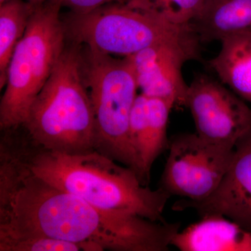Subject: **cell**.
Returning <instances> with one entry per match:
<instances>
[{"mask_svg": "<svg viewBox=\"0 0 251 251\" xmlns=\"http://www.w3.org/2000/svg\"><path fill=\"white\" fill-rule=\"evenodd\" d=\"M60 8L49 0L34 8L8 67L6 89L0 103L1 130L24 124L31 103L65 49L67 35L59 17Z\"/></svg>", "mask_w": 251, "mask_h": 251, "instance_id": "obj_5", "label": "cell"}, {"mask_svg": "<svg viewBox=\"0 0 251 251\" xmlns=\"http://www.w3.org/2000/svg\"><path fill=\"white\" fill-rule=\"evenodd\" d=\"M201 218L175 234L171 246L181 251H251V227L224 216Z\"/></svg>", "mask_w": 251, "mask_h": 251, "instance_id": "obj_12", "label": "cell"}, {"mask_svg": "<svg viewBox=\"0 0 251 251\" xmlns=\"http://www.w3.org/2000/svg\"><path fill=\"white\" fill-rule=\"evenodd\" d=\"M179 228V223L100 209L17 160L0 161V238L41 236L87 251H166Z\"/></svg>", "mask_w": 251, "mask_h": 251, "instance_id": "obj_1", "label": "cell"}, {"mask_svg": "<svg viewBox=\"0 0 251 251\" xmlns=\"http://www.w3.org/2000/svg\"><path fill=\"white\" fill-rule=\"evenodd\" d=\"M22 126L46 150L70 154L96 150L95 118L76 48L64 49Z\"/></svg>", "mask_w": 251, "mask_h": 251, "instance_id": "obj_3", "label": "cell"}, {"mask_svg": "<svg viewBox=\"0 0 251 251\" xmlns=\"http://www.w3.org/2000/svg\"><path fill=\"white\" fill-rule=\"evenodd\" d=\"M3 147L36 176L94 206L166 222L163 213L171 195L144 186L134 170L97 150L74 154L50 151L34 143L24 129L9 133Z\"/></svg>", "mask_w": 251, "mask_h": 251, "instance_id": "obj_2", "label": "cell"}, {"mask_svg": "<svg viewBox=\"0 0 251 251\" xmlns=\"http://www.w3.org/2000/svg\"><path fill=\"white\" fill-rule=\"evenodd\" d=\"M163 16L168 22L188 26L202 10L205 0H135Z\"/></svg>", "mask_w": 251, "mask_h": 251, "instance_id": "obj_16", "label": "cell"}, {"mask_svg": "<svg viewBox=\"0 0 251 251\" xmlns=\"http://www.w3.org/2000/svg\"><path fill=\"white\" fill-rule=\"evenodd\" d=\"M59 6H67L75 14H85L100 6L112 4V3H124L129 0H49Z\"/></svg>", "mask_w": 251, "mask_h": 251, "instance_id": "obj_18", "label": "cell"}, {"mask_svg": "<svg viewBox=\"0 0 251 251\" xmlns=\"http://www.w3.org/2000/svg\"><path fill=\"white\" fill-rule=\"evenodd\" d=\"M175 104L169 100L138 94L130 112L128 133L140 168L141 181L148 186L153 163L167 149L168 118Z\"/></svg>", "mask_w": 251, "mask_h": 251, "instance_id": "obj_11", "label": "cell"}, {"mask_svg": "<svg viewBox=\"0 0 251 251\" xmlns=\"http://www.w3.org/2000/svg\"><path fill=\"white\" fill-rule=\"evenodd\" d=\"M35 6L22 0H8L0 7V88L6 85V73L15 49L27 29Z\"/></svg>", "mask_w": 251, "mask_h": 251, "instance_id": "obj_15", "label": "cell"}, {"mask_svg": "<svg viewBox=\"0 0 251 251\" xmlns=\"http://www.w3.org/2000/svg\"><path fill=\"white\" fill-rule=\"evenodd\" d=\"M46 1H47V0H29V2L34 6H38V5L42 4Z\"/></svg>", "mask_w": 251, "mask_h": 251, "instance_id": "obj_19", "label": "cell"}, {"mask_svg": "<svg viewBox=\"0 0 251 251\" xmlns=\"http://www.w3.org/2000/svg\"><path fill=\"white\" fill-rule=\"evenodd\" d=\"M128 57L141 94L171 100L177 108L186 107L189 85L185 82L182 67L193 59L189 54L173 46L155 45Z\"/></svg>", "mask_w": 251, "mask_h": 251, "instance_id": "obj_10", "label": "cell"}, {"mask_svg": "<svg viewBox=\"0 0 251 251\" xmlns=\"http://www.w3.org/2000/svg\"><path fill=\"white\" fill-rule=\"evenodd\" d=\"M201 42L220 41L251 31V0H205L189 24Z\"/></svg>", "mask_w": 251, "mask_h": 251, "instance_id": "obj_13", "label": "cell"}, {"mask_svg": "<svg viewBox=\"0 0 251 251\" xmlns=\"http://www.w3.org/2000/svg\"><path fill=\"white\" fill-rule=\"evenodd\" d=\"M173 209H193L201 217L224 216L251 227V128L237 140L232 162L215 191L202 201L183 198Z\"/></svg>", "mask_w": 251, "mask_h": 251, "instance_id": "obj_9", "label": "cell"}, {"mask_svg": "<svg viewBox=\"0 0 251 251\" xmlns=\"http://www.w3.org/2000/svg\"><path fill=\"white\" fill-rule=\"evenodd\" d=\"M81 70L95 118L96 150L134 170L142 183L139 161L128 133L138 90L130 57L116 58L87 50L81 55Z\"/></svg>", "mask_w": 251, "mask_h": 251, "instance_id": "obj_6", "label": "cell"}, {"mask_svg": "<svg viewBox=\"0 0 251 251\" xmlns=\"http://www.w3.org/2000/svg\"><path fill=\"white\" fill-rule=\"evenodd\" d=\"M207 66L222 83L251 103V31L228 36Z\"/></svg>", "mask_w": 251, "mask_h": 251, "instance_id": "obj_14", "label": "cell"}, {"mask_svg": "<svg viewBox=\"0 0 251 251\" xmlns=\"http://www.w3.org/2000/svg\"><path fill=\"white\" fill-rule=\"evenodd\" d=\"M8 1V0H0V3L1 4H3V3H4L5 1Z\"/></svg>", "mask_w": 251, "mask_h": 251, "instance_id": "obj_20", "label": "cell"}, {"mask_svg": "<svg viewBox=\"0 0 251 251\" xmlns=\"http://www.w3.org/2000/svg\"><path fill=\"white\" fill-rule=\"evenodd\" d=\"M82 247L41 236L0 238V251H79Z\"/></svg>", "mask_w": 251, "mask_h": 251, "instance_id": "obj_17", "label": "cell"}, {"mask_svg": "<svg viewBox=\"0 0 251 251\" xmlns=\"http://www.w3.org/2000/svg\"><path fill=\"white\" fill-rule=\"evenodd\" d=\"M159 188L171 196L200 201L215 191L228 170L234 148L203 139L197 133L173 137Z\"/></svg>", "mask_w": 251, "mask_h": 251, "instance_id": "obj_7", "label": "cell"}, {"mask_svg": "<svg viewBox=\"0 0 251 251\" xmlns=\"http://www.w3.org/2000/svg\"><path fill=\"white\" fill-rule=\"evenodd\" d=\"M186 108L196 133L210 143L234 148L251 128V108L224 83L198 74L188 87Z\"/></svg>", "mask_w": 251, "mask_h": 251, "instance_id": "obj_8", "label": "cell"}, {"mask_svg": "<svg viewBox=\"0 0 251 251\" xmlns=\"http://www.w3.org/2000/svg\"><path fill=\"white\" fill-rule=\"evenodd\" d=\"M66 35L97 53L128 57L155 45L183 50L201 59L200 41L190 25L179 26L135 0L112 3L85 14L73 13Z\"/></svg>", "mask_w": 251, "mask_h": 251, "instance_id": "obj_4", "label": "cell"}]
</instances>
